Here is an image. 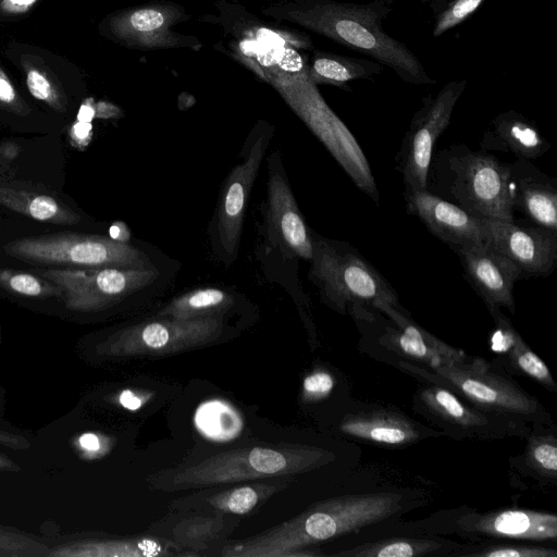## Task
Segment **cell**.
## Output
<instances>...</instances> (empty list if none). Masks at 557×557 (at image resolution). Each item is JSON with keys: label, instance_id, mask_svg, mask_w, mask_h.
I'll return each instance as SVG.
<instances>
[{"label": "cell", "instance_id": "83f0119b", "mask_svg": "<svg viewBox=\"0 0 557 557\" xmlns=\"http://www.w3.org/2000/svg\"><path fill=\"white\" fill-rule=\"evenodd\" d=\"M234 302L233 295L223 289L196 288L172 299L159 311L158 317L180 320L222 317Z\"/></svg>", "mask_w": 557, "mask_h": 557}, {"label": "cell", "instance_id": "74e56055", "mask_svg": "<svg viewBox=\"0 0 557 557\" xmlns=\"http://www.w3.org/2000/svg\"><path fill=\"white\" fill-rule=\"evenodd\" d=\"M0 103L18 110L22 101L5 72L0 67Z\"/></svg>", "mask_w": 557, "mask_h": 557}, {"label": "cell", "instance_id": "4fadbf2b", "mask_svg": "<svg viewBox=\"0 0 557 557\" xmlns=\"http://www.w3.org/2000/svg\"><path fill=\"white\" fill-rule=\"evenodd\" d=\"M466 85L467 79L450 81L435 96L424 99L413 115L396 158L405 188L426 189L435 144L447 128Z\"/></svg>", "mask_w": 557, "mask_h": 557}, {"label": "cell", "instance_id": "ac0fdd59", "mask_svg": "<svg viewBox=\"0 0 557 557\" xmlns=\"http://www.w3.org/2000/svg\"><path fill=\"white\" fill-rule=\"evenodd\" d=\"M486 240L511 260L522 276L549 275L557 264V231L515 221L483 219Z\"/></svg>", "mask_w": 557, "mask_h": 557}, {"label": "cell", "instance_id": "ee69618b", "mask_svg": "<svg viewBox=\"0 0 557 557\" xmlns=\"http://www.w3.org/2000/svg\"><path fill=\"white\" fill-rule=\"evenodd\" d=\"M96 116L95 102L92 99L86 100L78 112V121L90 122V120Z\"/></svg>", "mask_w": 557, "mask_h": 557}, {"label": "cell", "instance_id": "5b68a950", "mask_svg": "<svg viewBox=\"0 0 557 557\" xmlns=\"http://www.w3.org/2000/svg\"><path fill=\"white\" fill-rule=\"evenodd\" d=\"M310 281L331 309L355 320L379 304L403 308L394 287L351 245L312 232Z\"/></svg>", "mask_w": 557, "mask_h": 557}, {"label": "cell", "instance_id": "52a82bcc", "mask_svg": "<svg viewBox=\"0 0 557 557\" xmlns=\"http://www.w3.org/2000/svg\"><path fill=\"white\" fill-rule=\"evenodd\" d=\"M218 22L228 42L230 55L249 67L260 79L295 73L307 67L299 50H312L311 38L295 29L269 25L235 2L215 3Z\"/></svg>", "mask_w": 557, "mask_h": 557}, {"label": "cell", "instance_id": "603a6c76", "mask_svg": "<svg viewBox=\"0 0 557 557\" xmlns=\"http://www.w3.org/2000/svg\"><path fill=\"white\" fill-rule=\"evenodd\" d=\"M338 429L348 437L389 447L408 446L429 434H443L441 431L426 430L397 410L385 408L349 413L341 421Z\"/></svg>", "mask_w": 557, "mask_h": 557}, {"label": "cell", "instance_id": "9c48e42d", "mask_svg": "<svg viewBox=\"0 0 557 557\" xmlns=\"http://www.w3.org/2000/svg\"><path fill=\"white\" fill-rule=\"evenodd\" d=\"M5 249L25 261L70 269L153 268L149 257L138 248L98 235L26 237L10 243Z\"/></svg>", "mask_w": 557, "mask_h": 557}, {"label": "cell", "instance_id": "4316f807", "mask_svg": "<svg viewBox=\"0 0 557 557\" xmlns=\"http://www.w3.org/2000/svg\"><path fill=\"white\" fill-rule=\"evenodd\" d=\"M460 545L433 537H391L360 544L335 553L342 557H426L451 556Z\"/></svg>", "mask_w": 557, "mask_h": 557}, {"label": "cell", "instance_id": "e0dca14e", "mask_svg": "<svg viewBox=\"0 0 557 557\" xmlns=\"http://www.w3.org/2000/svg\"><path fill=\"white\" fill-rule=\"evenodd\" d=\"M458 256L468 282L490 312H515L513 286L522 276L518 267L488 242L450 247Z\"/></svg>", "mask_w": 557, "mask_h": 557}, {"label": "cell", "instance_id": "8992f818", "mask_svg": "<svg viewBox=\"0 0 557 557\" xmlns=\"http://www.w3.org/2000/svg\"><path fill=\"white\" fill-rule=\"evenodd\" d=\"M406 370L418 373L430 383L440 384L474 408L518 423L553 425L550 413L541 401L527 393L516 381L491 370L481 358L434 369L400 362Z\"/></svg>", "mask_w": 557, "mask_h": 557}, {"label": "cell", "instance_id": "7bdbcfd3", "mask_svg": "<svg viewBox=\"0 0 557 557\" xmlns=\"http://www.w3.org/2000/svg\"><path fill=\"white\" fill-rule=\"evenodd\" d=\"M78 443L81 447L87 451H98L100 449V440L92 433L83 434L79 437Z\"/></svg>", "mask_w": 557, "mask_h": 557}, {"label": "cell", "instance_id": "e575fe53", "mask_svg": "<svg viewBox=\"0 0 557 557\" xmlns=\"http://www.w3.org/2000/svg\"><path fill=\"white\" fill-rule=\"evenodd\" d=\"M485 0H454L437 17L433 35L438 37L469 17Z\"/></svg>", "mask_w": 557, "mask_h": 557}, {"label": "cell", "instance_id": "ab89813d", "mask_svg": "<svg viewBox=\"0 0 557 557\" xmlns=\"http://www.w3.org/2000/svg\"><path fill=\"white\" fill-rule=\"evenodd\" d=\"M147 397L143 393H136L132 389H124L119 395L120 405L131 411L140 409L146 403Z\"/></svg>", "mask_w": 557, "mask_h": 557}, {"label": "cell", "instance_id": "2e32d148", "mask_svg": "<svg viewBox=\"0 0 557 557\" xmlns=\"http://www.w3.org/2000/svg\"><path fill=\"white\" fill-rule=\"evenodd\" d=\"M268 170L265 244L289 260L310 261L313 250L312 232L298 208L277 151L269 157Z\"/></svg>", "mask_w": 557, "mask_h": 557}, {"label": "cell", "instance_id": "7a4b0ae2", "mask_svg": "<svg viewBox=\"0 0 557 557\" xmlns=\"http://www.w3.org/2000/svg\"><path fill=\"white\" fill-rule=\"evenodd\" d=\"M403 497L381 492L344 495L319 502L262 533L225 546L232 557L317 556L307 546L384 521L399 512Z\"/></svg>", "mask_w": 557, "mask_h": 557}, {"label": "cell", "instance_id": "cb8c5ba5", "mask_svg": "<svg viewBox=\"0 0 557 557\" xmlns=\"http://www.w3.org/2000/svg\"><path fill=\"white\" fill-rule=\"evenodd\" d=\"M480 146L486 152H508L524 160L536 159L550 147L536 125L513 110L500 113L491 122Z\"/></svg>", "mask_w": 557, "mask_h": 557}, {"label": "cell", "instance_id": "836d02e7", "mask_svg": "<svg viewBox=\"0 0 557 557\" xmlns=\"http://www.w3.org/2000/svg\"><path fill=\"white\" fill-rule=\"evenodd\" d=\"M32 219L52 223H75L77 218L48 195H32L17 208Z\"/></svg>", "mask_w": 557, "mask_h": 557}, {"label": "cell", "instance_id": "d6a6232c", "mask_svg": "<svg viewBox=\"0 0 557 557\" xmlns=\"http://www.w3.org/2000/svg\"><path fill=\"white\" fill-rule=\"evenodd\" d=\"M23 67L25 82L32 96L46 102L54 110H64L63 95L50 73L32 61H25Z\"/></svg>", "mask_w": 557, "mask_h": 557}, {"label": "cell", "instance_id": "d590c367", "mask_svg": "<svg viewBox=\"0 0 557 557\" xmlns=\"http://www.w3.org/2000/svg\"><path fill=\"white\" fill-rule=\"evenodd\" d=\"M0 284L24 296H40L46 292L41 280L30 273L0 269Z\"/></svg>", "mask_w": 557, "mask_h": 557}, {"label": "cell", "instance_id": "7c38bea8", "mask_svg": "<svg viewBox=\"0 0 557 557\" xmlns=\"http://www.w3.org/2000/svg\"><path fill=\"white\" fill-rule=\"evenodd\" d=\"M413 410L442 433L457 440H495L527 436L532 426L481 411L453 391L431 383L420 387L413 397Z\"/></svg>", "mask_w": 557, "mask_h": 557}, {"label": "cell", "instance_id": "44dd1931", "mask_svg": "<svg viewBox=\"0 0 557 557\" xmlns=\"http://www.w3.org/2000/svg\"><path fill=\"white\" fill-rule=\"evenodd\" d=\"M406 208L449 247L486 240L483 219L432 194L428 189L405 188Z\"/></svg>", "mask_w": 557, "mask_h": 557}, {"label": "cell", "instance_id": "8fae6325", "mask_svg": "<svg viewBox=\"0 0 557 557\" xmlns=\"http://www.w3.org/2000/svg\"><path fill=\"white\" fill-rule=\"evenodd\" d=\"M189 18L186 9L174 1L151 0L112 12L101 23V29L108 38L131 49L198 51L202 42L196 36L173 29Z\"/></svg>", "mask_w": 557, "mask_h": 557}, {"label": "cell", "instance_id": "484cf974", "mask_svg": "<svg viewBox=\"0 0 557 557\" xmlns=\"http://www.w3.org/2000/svg\"><path fill=\"white\" fill-rule=\"evenodd\" d=\"M381 72L382 64L376 61L320 50L314 51L307 63L308 76L317 86L332 85L345 90H350V82L370 78Z\"/></svg>", "mask_w": 557, "mask_h": 557}, {"label": "cell", "instance_id": "6da1fadb", "mask_svg": "<svg viewBox=\"0 0 557 557\" xmlns=\"http://www.w3.org/2000/svg\"><path fill=\"white\" fill-rule=\"evenodd\" d=\"M387 11L381 0L363 4L335 0H275L261 9L263 15L275 21L299 25L373 58L407 83L434 84L411 50L383 32L381 23Z\"/></svg>", "mask_w": 557, "mask_h": 557}, {"label": "cell", "instance_id": "b9f144b4", "mask_svg": "<svg viewBox=\"0 0 557 557\" xmlns=\"http://www.w3.org/2000/svg\"><path fill=\"white\" fill-rule=\"evenodd\" d=\"M96 116L102 119L115 117L120 113V109L112 103L109 102H98L95 103Z\"/></svg>", "mask_w": 557, "mask_h": 557}, {"label": "cell", "instance_id": "30bf717a", "mask_svg": "<svg viewBox=\"0 0 557 557\" xmlns=\"http://www.w3.org/2000/svg\"><path fill=\"white\" fill-rule=\"evenodd\" d=\"M273 132L270 123L258 121L245 141L240 162L222 185L210 233L215 255L227 265L237 258L250 193Z\"/></svg>", "mask_w": 557, "mask_h": 557}, {"label": "cell", "instance_id": "60d3db41", "mask_svg": "<svg viewBox=\"0 0 557 557\" xmlns=\"http://www.w3.org/2000/svg\"><path fill=\"white\" fill-rule=\"evenodd\" d=\"M91 136V125L89 122L77 121L72 128V137L77 143H88Z\"/></svg>", "mask_w": 557, "mask_h": 557}, {"label": "cell", "instance_id": "ffe728a7", "mask_svg": "<svg viewBox=\"0 0 557 557\" xmlns=\"http://www.w3.org/2000/svg\"><path fill=\"white\" fill-rule=\"evenodd\" d=\"M375 309L395 326H386L381 344L400 357L417 361L428 369L455 366L468 361L462 350L449 346L417 324L404 308L379 304Z\"/></svg>", "mask_w": 557, "mask_h": 557}, {"label": "cell", "instance_id": "f1b7e54d", "mask_svg": "<svg viewBox=\"0 0 557 557\" xmlns=\"http://www.w3.org/2000/svg\"><path fill=\"white\" fill-rule=\"evenodd\" d=\"M527 437V447L521 456L522 465L533 478L544 483L557 480L556 426L534 425Z\"/></svg>", "mask_w": 557, "mask_h": 557}, {"label": "cell", "instance_id": "8d00e7d4", "mask_svg": "<svg viewBox=\"0 0 557 557\" xmlns=\"http://www.w3.org/2000/svg\"><path fill=\"white\" fill-rule=\"evenodd\" d=\"M335 385L334 376L325 370H315L308 374L302 382V398L306 401H317L325 398Z\"/></svg>", "mask_w": 557, "mask_h": 557}, {"label": "cell", "instance_id": "ba28073f", "mask_svg": "<svg viewBox=\"0 0 557 557\" xmlns=\"http://www.w3.org/2000/svg\"><path fill=\"white\" fill-rule=\"evenodd\" d=\"M269 84L322 141L355 185L379 202L376 183L362 149L348 127L324 101L317 85L309 78L307 67L277 75Z\"/></svg>", "mask_w": 557, "mask_h": 557}, {"label": "cell", "instance_id": "d4e9b609", "mask_svg": "<svg viewBox=\"0 0 557 557\" xmlns=\"http://www.w3.org/2000/svg\"><path fill=\"white\" fill-rule=\"evenodd\" d=\"M490 313L496 324L492 337L493 349L505 351L508 366L513 372L528 376L549 392L556 393L557 383L545 362L528 346L500 309Z\"/></svg>", "mask_w": 557, "mask_h": 557}, {"label": "cell", "instance_id": "9a60e30c", "mask_svg": "<svg viewBox=\"0 0 557 557\" xmlns=\"http://www.w3.org/2000/svg\"><path fill=\"white\" fill-rule=\"evenodd\" d=\"M39 273L65 292L70 306L79 309L122 300L148 287L159 274L154 267L61 268L39 270Z\"/></svg>", "mask_w": 557, "mask_h": 557}, {"label": "cell", "instance_id": "7402d4cb", "mask_svg": "<svg viewBox=\"0 0 557 557\" xmlns=\"http://www.w3.org/2000/svg\"><path fill=\"white\" fill-rule=\"evenodd\" d=\"M509 190L515 211L537 226L557 231V185L555 178L537 169L531 160L509 163Z\"/></svg>", "mask_w": 557, "mask_h": 557}, {"label": "cell", "instance_id": "5bb4252c", "mask_svg": "<svg viewBox=\"0 0 557 557\" xmlns=\"http://www.w3.org/2000/svg\"><path fill=\"white\" fill-rule=\"evenodd\" d=\"M224 330L222 317L194 320L161 318L123 330L111 350L121 356L160 357L213 343Z\"/></svg>", "mask_w": 557, "mask_h": 557}, {"label": "cell", "instance_id": "277c9868", "mask_svg": "<svg viewBox=\"0 0 557 557\" xmlns=\"http://www.w3.org/2000/svg\"><path fill=\"white\" fill-rule=\"evenodd\" d=\"M509 163L453 144L432 156L426 189L481 219L515 221Z\"/></svg>", "mask_w": 557, "mask_h": 557}, {"label": "cell", "instance_id": "f35d334b", "mask_svg": "<svg viewBox=\"0 0 557 557\" xmlns=\"http://www.w3.org/2000/svg\"><path fill=\"white\" fill-rule=\"evenodd\" d=\"M38 0H0V13L3 15H21L28 12Z\"/></svg>", "mask_w": 557, "mask_h": 557}, {"label": "cell", "instance_id": "1f68e13d", "mask_svg": "<svg viewBox=\"0 0 557 557\" xmlns=\"http://www.w3.org/2000/svg\"><path fill=\"white\" fill-rule=\"evenodd\" d=\"M268 485H244L212 495L206 500L210 506L236 515L250 512L265 494Z\"/></svg>", "mask_w": 557, "mask_h": 557}, {"label": "cell", "instance_id": "4dcf8cb0", "mask_svg": "<svg viewBox=\"0 0 557 557\" xmlns=\"http://www.w3.org/2000/svg\"><path fill=\"white\" fill-rule=\"evenodd\" d=\"M451 556L465 557H557L553 547L520 544H487L460 545Z\"/></svg>", "mask_w": 557, "mask_h": 557}, {"label": "cell", "instance_id": "f546056e", "mask_svg": "<svg viewBox=\"0 0 557 557\" xmlns=\"http://www.w3.org/2000/svg\"><path fill=\"white\" fill-rule=\"evenodd\" d=\"M196 429L214 442H228L243 430V419L236 408L222 399L201 403L194 416Z\"/></svg>", "mask_w": 557, "mask_h": 557}, {"label": "cell", "instance_id": "d6986e66", "mask_svg": "<svg viewBox=\"0 0 557 557\" xmlns=\"http://www.w3.org/2000/svg\"><path fill=\"white\" fill-rule=\"evenodd\" d=\"M454 532L469 540L556 542L557 516L529 509L467 512L454 520Z\"/></svg>", "mask_w": 557, "mask_h": 557}, {"label": "cell", "instance_id": "3957f363", "mask_svg": "<svg viewBox=\"0 0 557 557\" xmlns=\"http://www.w3.org/2000/svg\"><path fill=\"white\" fill-rule=\"evenodd\" d=\"M334 455L317 446H247L213 455L197 465L154 474L150 481L162 491L205 488L253 479L295 475L318 469Z\"/></svg>", "mask_w": 557, "mask_h": 557}]
</instances>
